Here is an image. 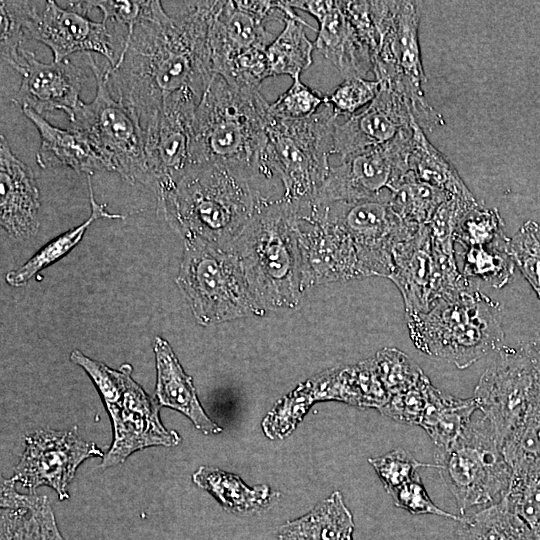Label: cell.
Returning <instances> with one entry per match:
<instances>
[{"mask_svg": "<svg viewBox=\"0 0 540 540\" xmlns=\"http://www.w3.org/2000/svg\"><path fill=\"white\" fill-rule=\"evenodd\" d=\"M40 194L32 170L0 135V223L12 238H29L39 228Z\"/></svg>", "mask_w": 540, "mask_h": 540, "instance_id": "22", "label": "cell"}, {"mask_svg": "<svg viewBox=\"0 0 540 540\" xmlns=\"http://www.w3.org/2000/svg\"><path fill=\"white\" fill-rule=\"evenodd\" d=\"M22 111L39 132L36 161L41 168L65 167L87 176L97 171H111L107 161L83 133L55 127L30 109L23 108Z\"/></svg>", "mask_w": 540, "mask_h": 540, "instance_id": "25", "label": "cell"}, {"mask_svg": "<svg viewBox=\"0 0 540 540\" xmlns=\"http://www.w3.org/2000/svg\"><path fill=\"white\" fill-rule=\"evenodd\" d=\"M509 507L540 540V463L512 471L505 496Z\"/></svg>", "mask_w": 540, "mask_h": 540, "instance_id": "39", "label": "cell"}, {"mask_svg": "<svg viewBox=\"0 0 540 540\" xmlns=\"http://www.w3.org/2000/svg\"><path fill=\"white\" fill-rule=\"evenodd\" d=\"M411 138L412 127L386 144L341 158L314 201L376 199L394 192L409 171Z\"/></svg>", "mask_w": 540, "mask_h": 540, "instance_id": "16", "label": "cell"}, {"mask_svg": "<svg viewBox=\"0 0 540 540\" xmlns=\"http://www.w3.org/2000/svg\"><path fill=\"white\" fill-rule=\"evenodd\" d=\"M269 112V111H268ZM338 116L332 107L297 120L267 121V162L283 185V198L293 203L313 202L325 183L333 154Z\"/></svg>", "mask_w": 540, "mask_h": 540, "instance_id": "8", "label": "cell"}, {"mask_svg": "<svg viewBox=\"0 0 540 540\" xmlns=\"http://www.w3.org/2000/svg\"><path fill=\"white\" fill-rule=\"evenodd\" d=\"M91 212L89 217L77 227L66 231L45 244L26 263L9 271L6 282L13 287L25 285L40 270L50 266L68 254L82 239L88 227L100 218L124 219L125 215L109 213L106 204H99L94 196L91 176H87Z\"/></svg>", "mask_w": 540, "mask_h": 540, "instance_id": "33", "label": "cell"}, {"mask_svg": "<svg viewBox=\"0 0 540 540\" xmlns=\"http://www.w3.org/2000/svg\"><path fill=\"white\" fill-rule=\"evenodd\" d=\"M16 71L22 76L12 99L16 105L41 116L61 110L69 120L73 118L82 101L80 92L86 80L82 67L69 58L44 63L25 49Z\"/></svg>", "mask_w": 540, "mask_h": 540, "instance_id": "20", "label": "cell"}, {"mask_svg": "<svg viewBox=\"0 0 540 540\" xmlns=\"http://www.w3.org/2000/svg\"><path fill=\"white\" fill-rule=\"evenodd\" d=\"M529 343L540 362V331L533 339L529 341Z\"/></svg>", "mask_w": 540, "mask_h": 540, "instance_id": "49", "label": "cell"}, {"mask_svg": "<svg viewBox=\"0 0 540 540\" xmlns=\"http://www.w3.org/2000/svg\"><path fill=\"white\" fill-rule=\"evenodd\" d=\"M396 507L413 515H436L459 522L461 516L447 512L438 507L429 497L420 475L388 493Z\"/></svg>", "mask_w": 540, "mask_h": 540, "instance_id": "47", "label": "cell"}, {"mask_svg": "<svg viewBox=\"0 0 540 540\" xmlns=\"http://www.w3.org/2000/svg\"><path fill=\"white\" fill-rule=\"evenodd\" d=\"M368 462L375 470L387 493L412 479L419 468L433 467L435 463L417 460L410 452L397 448L382 456L369 458Z\"/></svg>", "mask_w": 540, "mask_h": 540, "instance_id": "44", "label": "cell"}, {"mask_svg": "<svg viewBox=\"0 0 540 540\" xmlns=\"http://www.w3.org/2000/svg\"><path fill=\"white\" fill-rule=\"evenodd\" d=\"M318 22L315 49L323 55L345 79L365 78L373 70L374 57L347 18L342 1L329 0Z\"/></svg>", "mask_w": 540, "mask_h": 540, "instance_id": "24", "label": "cell"}, {"mask_svg": "<svg viewBox=\"0 0 540 540\" xmlns=\"http://www.w3.org/2000/svg\"><path fill=\"white\" fill-rule=\"evenodd\" d=\"M372 359L375 370L390 396L409 389L425 375L407 354L397 348H382Z\"/></svg>", "mask_w": 540, "mask_h": 540, "instance_id": "40", "label": "cell"}, {"mask_svg": "<svg viewBox=\"0 0 540 540\" xmlns=\"http://www.w3.org/2000/svg\"><path fill=\"white\" fill-rule=\"evenodd\" d=\"M279 20L278 1H222L210 31L213 73L233 55L252 48H267L272 34L266 22Z\"/></svg>", "mask_w": 540, "mask_h": 540, "instance_id": "21", "label": "cell"}, {"mask_svg": "<svg viewBox=\"0 0 540 540\" xmlns=\"http://www.w3.org/2000/svg\"><path fill=\"white\" fill-rule=\"evenodd\" d=\"M268 197L244 173L219 164L190 167L158 196L165 219L184 239L230 247Z\"/></svg>", "mask_w": 540, "mask_h": 540, "instance_id": "3", "label": "cell"}, {"mask_svg": "<svg viewBox=\"0 0 540 540\" xmlns=\"http://www.w3.org/2000/svg\"><path fill=\"white\" fill-rule=\"evenodd\" d=\"M22 27L26 39L45 44L59 62L76 52L98 53L114 66L124 49L128 33L111 23L92 21L87 14L52 0L1 1Z\"/></svg>", "mask_w": 540, "mask_h": 540, "instance_id": "11", "label": "cell"}, {"mask_svg": "<svg viewBox=\"0 0 540 540\" xmlns=\"http://www.w3.org/2000/svg\"><path fill=\"white\" fill-rule=\"evenodd\" d=\"M419 23L417 2L394 1L374 60L372 72L376 80L404 75L421 87L426 82L419 43Z\"/></svg>", "mask_w": 540, "mask_h": 540, "instance_id": "23", "label": "cell"}, {"mask_svg": "<svg viewBox=\"0 0 540 540\" xmlns=\"http://www.w3.org/2000/svg\"><path fill=\"white\" fill-rule=\"evenodd\" d=\"M477 410L473 397L458 398L434 387L420 424L434 444V454L457 441Z\"/></svg>", "mask_w": 540, "mask_h": 540, "instance_id": "31", "label": "cell"}, {"mask_svg": "<svg viewBox=\"0 0 540 540\" xmlns=\"http://www.w3.org/2000/svg\"><path fill=\"white\" fill-rule=\"evenodd\" d=\"M302 256L303 287L367 278L351 237L314 202L293 203Z\"/></svg>", "mask_w": 540, "mask_h": 540, "instance_id": "17", "label": "cell"}, {"mask_svg": "<svg viewBox=\"0 0 540 540\" xmlns=\"http://www.w3.org/2000/svg\"><path fill=\"white\" fill-rule=\"evenodd\" d=\"M16 483L1 480V540H65L48 498L20 494Z\"/></svg>", "mask_w": 540, "mask_h": 540, "instance_id": "27", "label": "cell"}, {"mask_svg": "<svg viewBox=\"0 0 540 540\" xmlns=\"http://www.w3.org/2000/svg\"><path fill=\"white\" fill-rule=\"evenodd\" d=\"M349 540H353V538L349 539Z\"/></svg>", "mask_w": 540, "mask_h": 540, "instance_id": "50", "label": "cell"}, {"mask_svg": "<svg viewBox=\"0 0 540 540\" xmlns=\"http://www.w3.org/2000/svg\"><path fill=\"white\" fill-rule=\"evenodd\" d=\"M168 14L161 1H146L117 63L104 69L111 95L143 130L174 93L203 96L214 76L210 31L222 1L178 2Z\"/></svg>", "mask_w": 540, "mask_h": 540, "instance_id": "1", "label": "cell"}, {"mask_svg": "<svg viewBox=\"0 0 540 540\" xmlns=\"http://www.w3.org/2000/svg\"><path fill=\"white\" fill-rule=\"evenodd\" d=\"M409 336L422 353L466 369L504 346L500 304L476 286L406 315Z\"/></svg>", "mask_w": 540, "mask_h": 540, "instance_id": "5", "label": "cell"}, {"mask_svg": "<svg viewBox=\"0 0 540 540\" xmlns=\"http://www.w3.org/2000/svg\"><path fill=\"white\" fill-rule=\"evenodd\" d=\"M314 402L304 385L300 384L267 413L261 423L263 432L272 440L285 438L302 421Z\"/></svg>", "mask_w": 540, "mask_h": 540, "instance_id": "41", "label": "cell"}, {"mask_svg": "<svg viewBox=\"0 0 540 540\" xmlns=\"http://www.w3.org/2000/svg\"><path fill=\"white\" fill-rule=\"evenodd\" d=\"M201 98L189 90L172 94L142 130L148 170L158 195L169 190L192 166L193 122Z\"/></svg>", "mask_w": 540, "mask_h": 540, "instance_id": "19", "label": "cell"}, {"mask_svg": "<svg viewBox=\"0 0 540 540\" xmlns=\"http://www.w3.org/2000/svg\"><path fill=\"white\" fill-rule=\"evenodd\" d=\"M153 350L156 363V401L160 406L174 409L193 423L206 435L218 434L222 428L213 422L204 411L192 378L182 368L170 344L157 336Z\"/></svg>", "mask_w": 540, "mask_h": 540, "instance_id": "26", "label": "cell"}, {"mask_svg": "<svg viewBox=\"0 0 540 540\" xmlns=\"http://www.w3.org/2000/svg\"><path fill=\"white\" fill-rule=\"evenodd\" d=\"M446 192L418 180L410 171L391 193L393 210L407 223L428 224L439 206L450 199Z\"/></svg>", "mask_w": 540, "mask_h": 540, "instance_id": "36", "label": "cell"}, {"mask_svg": "<svg viewBox=\"0 0 540 540\" xmlns=\"http://www.w3.org/2000/svg\"><path fill=\"white\" fill-rule=\"evenodd\" d=\"M354 520L339 491L316 504L308 513L282 524L278 540H349Z\"/></svg>", "mask_w": 540, "mask_h": 540, "instance_id": "28", "label": "cell"}, {"mask_svg": "<svg viewBox=\"0 0 540 540\" xmlns=\"http://www.w3.org/2000/svg\"><path fill=\"white\" fill-rule=\"evenodd\" d=\"M412 138L408 169L420 181L466 202L477 201L456 168L427 138L424 130L411 120Z\"/></svg>", "mask_w": 540, "mask_h": 540, "instance_id": "30", "label": "cell"}, {"mask_svg": "<svg viewBox=\"0 0 540 540\" xmlns=\"http://www.w3.org/2000/svg\"><path fill=\"white\" fill-rule=\"evenodd\" d=\"M434 387L425 374L414 386L391 395L379 411L397 422L420 426Z\"/></svg>", "mask_w": 540, "mask_h": 540, "instance_id": "43", "label": "cell"}, {"mask_svg": "<svg viewBox=\"0 0 540 540\" xmlns=\"http://www.w3.org/2000/svg\"><path fill=\"white\" fill-rule=\"evenodd\" d=\"M103 456L94 442L80 437L77 426L68 430L39 429L26 436L13 478L31 494L47 486L55 490L59 500H65L79 465L88 458Z\"/></svg>", "mask_w": 540, "mask_h": 540, "instance_id": "18", "label": "cell"}, {"mask_svg": "<svg viewBox=\"0 0 540 540\" xmlns=\"http://www.w3.org/2000/svg\"><path fill=\"white\" fill-rule=\"evenodd\" d=\"M380 82L366 78L345 79L330 95L324 96V104L333 108L335 114L350 117L368 106L376 97Z\"/></svg>", "mask_w": 540, "mask_h": 540, "instance_id": "46", "label": "cell"}, {"mask_svg": "<svg viewBox=\"0 0 540 540\" xmlns=\"http://www.w3.org/2000/svg\"><path fill=\"white\" fill-rule=\"evenodd\" d=\"M70 361L93 381L111 419L113 441L102 457V469L123 463L136 451L180 443V435L162 424L160 405L132 378L130 364L115 370L78 349L71 352Z\"/></svg>", "mask_w": 540, "mask_h": 540, "instance_id": "6", "label": "cell"}, {"mask_svg": "<svg viewBox=\"0 0 540 540\" xmlns=\"http://www.w3.org/2000/svg\"><path fill=\"white\" fill-rule=\"evenodd\" d=\"M392 263L388 279L400 291L406 315L426 312L439 299L474 286L463 276L456 258L433 252L427 224L394 246Z\"/></svg>", "mask_w": 540, "mask_h": 540, "instance_id": "13", "label": "cell"}, {"mask_svg": "<svg viewBox=\"0 0 540 540\" xmlns=\"http://www.w3.org/2000/svg\"><path fill=\"white\" fill-rule=\"evenodd\" d=\"M324 104V97L305 85L299 77L274 102L269 103V114L278 119L297 120L307 118Z\"/></svg>", "mask_w": 540, "mask_h": 540, "instance_id": "45", "label": "cell"}, {"mask_svg": "<svg viewBox=\"0 0 540 540\" xmlns=\"http://www.w3.org/2000/svg\"><path fill=\"white\" fill-rule=\"evenodd\" d=\"M509 242L510 238L487 246L462 249L463 276L470 281L480 279L496 289L507 285L515 269L509 253Z\"/></svg>", "mask_w": 540, "mask_h": 540, "instance_id": "37", "label": "cell"}, {"mask_svg": "<svg viewBox=\"0 0 540 540\" xmlns=\"http://www.w3.org/2000/svg\"><path fill=\"white\" fill-rule=\"evenodd\" d=\"M390 197L391 193L357 201H313L322 215L351 237L367 278H388L394 246L420 226L405 222L393 210Z\"/></svg>", "mask_w": 540, "mask_h": 540, "instance_id": "15", "label": "cell"}, {"mask_svg": "<svg viewBox=\"0 0 540 540\" xmlns=\"http://www.w3.org/2000/svg\"><path fill=\"white\" fill-rule=\"evenodd\" d=\"M66 3L71 7L75 8L76 10H79L86 14L91 9L100 10L103 15L102 22L120 26L126 29L129 35L132 32L136 22L138 21L146 1L89 0L68 1Z\"/></svg>", "mask_w": 540, "mask_h": 540, "instance_id": "48", "label": "cell"}, {"mask_svg": "<svg viewBox=\"0 0 540 540\" xmlns=\"http://www.w3.org/2000/svg\"><path fill=\"white\" fill-rule=\"evenodd\" d=\"M257 303L267 311L295 309L305 293L296 209L283 197L260 200L230 246Z\"/></svg>", "mask_w": 540, "mask_h": 540, "instance_id": "4", "label": "cell"}, {"mask_svg": "<svg viewBox=\"0 0 540 540\" xmlns=\"http://www.w3.org/2000/svg\"><path fill=\"white\" fill-rule=\"evenodd\" d=\"M459 540H538L531 528L514 513L506 498L461 516Z\"/></svg>", "mask_w": 540, "mask_h": 540, "instance_id": "32", "label": "cell"}, {"mask_svg": "<svg viewBox=\"0 0 540 540\" xmlns=\"http://www.w3.org/2000/svg\"><path fill=\"white\" fill-rule=\"evenodd\" d=\"M380 82L373 101L342 124L336 122L333 154L344 158L386 144L411 127L412 118L424 130L444 125L442 116L428 103L422 87L398 75Z\"/></svg>", "mask_w": 540, "mask_h": 540, "instance_id": "10", "label": "cell"}, {"mask_svg": "<svg viewBox=\"0 0 540 540\" xmlns=\"http://www.w3.org/2000/svg\"><path fill=\"white\" fill-rule=\"evenodd\" d=\"M504 221L496 208L477 201L467 206L456 226L454 242L462 249L487 246L509 239Z\"/></svg>", "mask_w": 540, "mask_h": 540, "instance_id": "38", "label": "cell"}, {"mask_svg": "<svg viewBox=\"0 0 540 540\" xmlns=\"http://www.w3.org/2000/svg\"><path fill=\"white\" fill-rule=\"evenodd\" d=\"M501 451L512 471L520 470L540 463L539 366L536 393L520 422L501 445Z\"/></svg>", "mask_w": 540, "mask_h": 540, "instance_id": "35", "label": "cell"}, {"mask_svg": "<svg viewBox=\"0 0 540 540\" xmlns=\"http://www.w3.org/2000/svg\"><path fill=\"white\" fill-rule=\"evenodd\" d=\"M538 385V365L530 344L502 346L474 389L478 410L494 428L501 445L517 426Z\"/></svg>", "mask_w": 540, "mask_h": 540, "instance_id": "14", "label": "cell"}, {"mask_svg": "<svg viewBox=\"0 0 540 540\" xmlns=\"http://www.w3.org/2000/svg\"><path fill=\"white\" fill-rule=\"evenodd\" d=\"M304 27L317 32L303 20L287 19L282 31L267 46L270 77L288 75L293 79L311 66L315 47Z\"/></svg>", "mask_w": 540, "mask_h": 540, "instance_id": "34", "label": "cell"}, {"mask_svg": "<svg viewBox=\"0 0 540 540\" xmlns=\"http://www.w3.org/2000/svg\"><path fill=\"white\" fill-rule=\"evenodd\" d=\"M192 481L226 511L241 516L267 508L279 496L268 485L248 486L238 475L212 466H200L193 473Z\"/></svg>", "mask_w": 540, "mask_h": 540, "instance_id": "29", "label": "cell"}, {"mask_svg": "<svg viewBox=\"0 0 540 540\" xmlns=\"http://www.w3.org/2000/svg\"><path fill=\"white\" fill-rule=\"evenodd\" d=\"M509 253L540 300V224L524 222L510 238Z\"/></svg>", "mask_w": 540, "mask_h": 540, "instance_id": "42", "label": "cell"}, {"mask_svg": "<svg viewBox=\"0 0 540 540\" xmlns=\"http://www.w3.org/2000/svg\"><path fill=\"white\" fill-rule=\"evenodd\" d=\"M184 244L176 282L197 323L208 326L265 315L231 247L200 238L184 239Z\"/></svg>", "mask_w": 540, "mask_h": 540, "instance_id": "7", "label": "cell"}, {"mask_svg": "<svg viewBox=\"0 0 540 540\" xmlns=\"http://www.w3.org/2000/svg\"><path fill=\"white\" fill-rule=\"evenodd\" d=\"M94 74L96 94L90 103L80 102L70 128L83 133L107 161L111 172L123 179L153 183L145 153L143 131L129 111L110 93L101 69L87 54Z\"/></svg>", "mask_w": 540, "mask_h": 540, "instance_id": "12", "label": "cell"}, {"mask_svg": "<svg viewBox=\"0 0 540 540\" xmlns=\"http://www.w3.org/2000/svg\"><path fill=\"white\" fill-rule=\"evenodd\" d=\"M434 463L461 516L501 501L508 492L512 470L482 414L472 417L447 451L434 454Z\"/></svg>", "mask_w": 540, "mask_h": 540, "instance_id": "9", "label": "cell"}, {"mask_svg": "<svg viewBox=\"0 0 540 540\" xmlns=\"http://www.w3.org/2000/svg\"><path fill=\"white\" fill-rule=\"evenodd\" d=\"M268 106L260 89L238 88L214 74L195 112L192 166L224 165L259 185L271 180L275 175L267 163Z\"/></svg>", "mask_w": 540, "mask_h": 540, "instance_id": "2", "label": "cell"}]
</instances>
